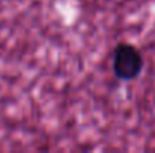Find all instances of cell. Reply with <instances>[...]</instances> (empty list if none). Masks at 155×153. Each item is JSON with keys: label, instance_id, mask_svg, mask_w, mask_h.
<instances>
[{"label": "cell", "instance_id": "6da1fadb", "mask_svg": "<svg viewBox=\"0 0 155 153\" xmlns=\"http://www.w3.org/2000/svg\"><path fill=\"white\" fill-rule=\"evenodd\" d=\"M143 69V57L131 44H119L113 51V72L119 80L130 81L140 75Z\"/></svg>", "mask_w": 155, "mask_h": 153}]
</instances>
